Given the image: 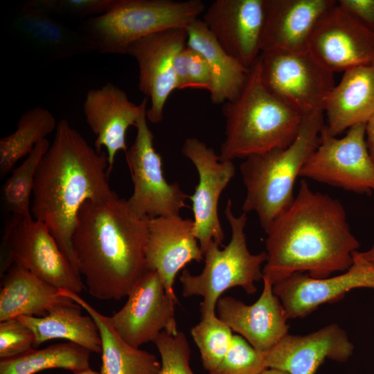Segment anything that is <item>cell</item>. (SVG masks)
Listing matches in <instances>:
<instances>
[{"label": "cell", "instance_id": "cell-26", "mask_svg": "<svg viewBox=\"0 0 374 374\" xmlns=\"http://www.w3.org/2000/svg\"><path fill=\"white\" fill-rule=\"evenodd\" d=\"M59 294L78 304L95 321L101 339V374H159L161 363L157 357L127 344L113 328L108 317L75 292L59 289Z\"/></svg>", "mask_w": 374, "mask_h": 374}, {"label": "cell", "instance_id": "cell-10", "mask_svg": "<svg viewBox=\"0 0 374 374\" xmlns=\"http://www.w3.org/2000/svg\"><path fill=\"white\" fill-rule=\"evenodd\" d=\"M258 60L265 88L302 116L323 109L335 86L334 73L321 66L308 51H263Z\"/></svg>", "mask_w": 374, "mask_h": 374}, {"label": "cell", "instance_id": "cell-37", "mask_svg": "<svg viewBox=\"0 0 374 374\" xmlns=\"http://www.w3.org/2000/svg\"><path fill=\"white\" fill-rule=\"evenodd\" d=\"M32 330L19 319L0 321V358L8 359L22 355L34 348Z\"/></svg>", "mask_w": 374, "mask_h": 374}, {"label": "cell", "instance_id": "cell-13", "mask_svg": "<svg viewBox=\"0 0 374 374\" xmlns=\"http://www.w3.org/2000/svg\"><path fill=\"white\" fill-rule=\"evenodd\" d=\"M186 44V28H172L141 38L126 50L138 64L139 89L150 99L146 116L152 123L163 120L166 101L177 89L175 60Z\"/></svg>", "mask_w": 374, "mask_h": 374}, {"label": "cell", "instance_id": "cell-12", "mask_svg": "<svg viewBox=\"0 0 374 374\" xmlns=\"http://www.w3.org/2000/svg\"><path fill=\"white\" fill-rule=\"evenodd\" d=\"M125 305L109 320L117 333L134 348L154 341L162 332L177 330L175 305L158 274L148 270L127 296Z\"/></svg>", "mask_w": 374, "mask_h": 374}, {"label": "cell", "instance_id": "cell-25", "mask_svg": "<svg viewBox=\"0 0 374 374\" xmlns=\"http://www.w3.org/2000/svg\"><path fill=\"white\" fill-rule=\"evenodd\" d=\"M0 321L21 316L44 317L66 298L59 289L24 267L12 264L1 276Z\"/></svg>", "mask_w": 374, "mask_h": 374}, {"label": "cell", "instance_id": "cell-31", "mask_svg": "<svg viewBox=\"0 0 374 374\" xmlns=\"http://www.w3.org/2000/svg\"><path fill=\"white\" fill-rule=\"evenodd\" d=\"M50 145L46 139L39 142L22 163L13 169L2 186L3 204L11 215L32 217L30 196L33 192L35 175L39 164Z\"/></svg>", "mask_w": 374, "mask_h": 374}, {"label": "cell", "instance_id": "cell-16", "mask_svg": "<svg viewBox=\"0 0 374 374\" xmlns=\"http://www.w3.org/2000/svg\"><path fill=\"white\" fill-rule=\"evenodd\" d=\"M357 288L374 290V265L363 259L358 251L353 254V265L341 274L314 278L297 272L273 285L289 319L304 317Z\"/></svg>", "mask_w": 374, "mask_h": 374}, {"label": "cell", "instance_id": "cell-11", "mask_svg": "<svg viewBox=\"0 0 374 374\" xmlns=\"http://www.w3.org/2000/svg\"><path fill=\"white\" fill-rule=\"evenodd\" d=\"M300 177L347 191L374 192V162L366 142V124L354 125L343 137L331 136L325 125L320 141Z\"/></svg>", "mask_w": 374, "mask_h": 374}, {"label": "cell", "instance_id": "cell-33", "mask_svg": "<svg viewBox=\"0 0 374 374\" xmlns=\"http://www.w3.org/2000/svg\"><path fill=\"white\" fill-rule=\"evenodd\" d=\"M264 355L239 335H233L227 353L209 374H261L267 369Z\"/></svg>", "mask_w": 374, "mask_h": 374}, {"label": "cell", "instance_id": "cell-3", "mask_svg": "<svg viewBox=\"0 0 374 374\" xmlns=\"http://www.w3.org/2000/svg\"><path fill=\"white\" fill-rule=\"evenodd\" d=\"M109 175L106 152H98L66 120H60L36 172L30 211L77 271L72 246L77 215L87 201L114 193Z\"/></svg>", "mask_w": 374, "mask_h": 374}, {"label": "cell", "instance_id": "cell-1", "mask_svg": "<svg viewBox=\"0 0 374 374\" xmlns=\"http://www.w3.org/2000/svg\"><path fill=\"white\" fill-rule=\"evenodd\" d=\"M265 232L262 280L272 285L297 272L326 278L345 271L359 247L341 201L314 191L305 180L291 205Z\"/></svg>", "mask_w": 374, "mask_h": 374}, {"label": "cell", "instance_id": "cell-36", "mask_svg": "<svg viewBox=\"0 0 374 374\" xmlns=\"http://www.w3.org/2000/svg\"><path fill=\"white\" fill-rule=\"evenodd\" d=\"M49 14L58 18L87 19L103 15L116 0H28Z\"/></svg>", "mask_w": 374, "mask_h": 374}, {"label": "cell", "instance_id": "cell-40", "mask_svg": "<svg viewBox=\"0 0 374 374\" xmlns=\"http://www.w3.org/2000/svg\"><path fill=\"white\" fill-rule=\"evenodd\" d=\"M358 253L363 259L374 265V244L368 250Z\"/></svg>", "mask_w": 374, "mask_h": 374}, {"label": "cell", "instance_id": "cell-32", "mask_svg": "<svg viewBox=\"0 0 374 374\" xmlns=\"http://www.w3.org/2000/svg\"><path fill=\"white\" fill-rule=\"evenodd\" d=\"M197 346L204 368L208 372L220 364L232 342L231 329L217 315L201 317L190 330Z\"/></svg>", "mask_w": 374, "mask_h": 374}, {"label": "cell", "instance_id": "cell-24", "mask_svg": "<svg viewBox=\"0 0 374 374\" xmlns=\"http://www.w3.org/2000/svg\"><path fill=\"white\" fill-rule=\"evenodd\" d=\"M323 109L325 128L331 136L366 124L374 116V62L345 71L326 98Z\"/></svg>", "mask_w": 374, "mask_h": 374}, {"label": "cell", "instance_id": "cell-17", "mask_svg": "<svg viewBox=\"0 0 374 374\" xmlns=\"http://www.w3.org/2000/svg\"><path fill=\"white\" fill-rule=\"evenodd\" d=\"M265 0H215L202 21L221 47L247 69L261 54Z\"/></svg>", "mask_w": 374, "mask_h": 374}, {"label": "cell", "instance_id": "cell-4", "mask_svg": "<svg viewBox=\"0 0 374 374\" xmlns=\"http://www.w3.org/2000/svg\"><path fill=\"white\" fill-rule=\"evenodd\" d=\"M222 112L225 119L222 161L287 147L296 139L303 117L265 88L258 60L251 67L239 96L224 103Z\"/></svg>", "mask_w": 374, "mask_h": 374}, {"label": "cell", "instance_id": "cell-18", "mask_svg": "<svg viewBox=\"0 0 374 374\" xmlns=\"http://www.w3.org/2000/svg\"><path fill=\"white\" fill-rule=\"evenodd\" d=\"M193 220L180 215L149 219L145 247L148 270L159 275L170 297L178 303L173 285L178 272L190 262L204 260Z\"/></svg>", "mask_w": 374, "mask_h": 374}, {"label": "cell", "instance_id": "cell-38", "mask_svg": "<svg viewBox=\"0 0 374 374\" xmlns=\"http://www.w3.org/2000/svg\"><path fill=\"white\" fill-rule=\"evenodd\" d=\"M337 3L374 34V0H339Z\"/></svg>", "mask_w": 374, "mask_h": 374}, {"label": "cell", "instance_id": "cell-2", "mask_svg": "<svg viewBox=\"0 0 374 374\" xmlns=\"http://www.w3.org/2000/svg\"><path fill=\"white\" fill-rule=\"evenodd\" d=\"M148 217H140L115 192L80 207L72 237L77 270L89 294L99 300L127 296L148 271Z\"/></svg>", "mask_w": 374, "mask_h": 374}, {"label": "cell", "instance_id": "cell-7", "mask_svg": "<svg viewBox=\"0 0 374 374\" xmlns=\"http://www.w3.org/2000/svg\"><path fill=\"white\" fill-rule=\"evenodd\" d=\"M206 9L201 0H116L78 28L100 53L125 54L134 42L163 30L187 28Z\"/></svg>", "mask_w": 374, "mask_h": 374}, {"label": "cell", "instance_id": "cell-29", "mask_svg": "<svg viewBox=\"0 0 374 374\" xmlns=\"http://www.w3.org/2000/svg\"><path fill=\"white\" fill-rule=\"evenodd\" d=\"M91 351L69 341L34 349L22 355L0 359V374H35L51 368H62L75 373L90 368Z\"/></svg>", "mask_w": 374, "mask_h": 374}, {"label": "cell", "instance_id": "cell-21", "mask_svg": "<svg viewBox=\"0 0 374 374\" xmlns=\"http://www.w3.org/2000/svg\"><path fill=\"white\" fill-rule=\"evenodd\" d=\"M353 350L345 330L332 323L306 335L287 333L264 358L268 368L290 374H314L326 359L344 362Z\"/></svg>", "mask_w": 374, "mask_h": 374}, {"label": "cell", "instance_id": "cell-6", "mask_svg": "<svg viewBox=\"0 0 374 374\" xmlns=\"http://www.w3.org/2000/svg\"><path fill=\"white\" fill-rule=\"evenodd\" d=\"M232 200H227L224 215L229 222L231 238L228 244L220 249L211 241L204 252V267L199 274L184 269L179 279L184 297L200 296L201 317L215 315L216 305L221 295L227 290L240 287L247 294L256 293V283L262 280V265L267 253H251L248 249L244 232L247 217L243 213L235 216Z\"/></svg>", "mask_w": 374, "mask_h": 374}, {"label": "cell", "instance_id": "cell-22", "mask_svg": "<svg viewBox=\"0 0 374 374\" xmlns=\"http://www.w3.org/2000/svg\"><path fill=\"white\" fill-rule=\"evenodd\" d=\"M337 3L335 0H265L262 52L308 51L316 24Z\"/></svg>", "mask_w": 374, "mask_h": 374}, {"label": "cell", "instance_id": "cell-19", "mask_svg": "<svg viewBox=\"0 0 374 374\" xmlns=\"http://www.w3.org/2000/svg\"><path fill=\"white\" fill-rule=\"evenodd\" d=\"M262 280V293L253 303L247 305L232 296H223L217 303L216 311L232 331L265 355L288 333L289 319L273 285Z\"/></svg>", "mask_w": 374, "mask_h": 374}, {"label": "cell", "instance_id": "cell-14", "mask_svg": "<svg viewBox=\"0 0 374 374\" xmlns=\"http://www.w3.org/2000/svg\"><path fill=\"white\" fill-rule=\"evenodd\" d=\"M181 153L194 164L199 175L198 184L189 199L195 235L204 253L211 241L222 246L224 233L218 216V202L235 175V167L233 161H222L213 148L195 137L185 140Z\"/></svg>", "mask_w": 374, "mask_h": 374}, {"label": "cell", "instance_id": "cell-8", "mask_svg": "<svg viewBox=\"0 0 374 374\" xmlns=\"http://www.w3.org/2000/svg\"><path fill=\"white\" fill-rule=\"evenodd\" d=\"M12 264L24 267L58 289L78 294L84 287L80 275L48 228L33 217L11 215L5 225L1 245V276Z\"/></svg>", "mask_w": 374, "mask_h": 374}, {"label": "cell", "instance_id": "cell-34", "mask_svg": "<svg viewBox=\"0 0 374 374\" xmlns=\"http://www.w3.org/2000/svg\"><path fill=\"white\" fill-rule=\"evenodd\" d=\"M177 89H198L209 93L212 76L202 55L187 45L177 55L175 60Z\"/></svg>", "mask_w": 374, "mask_h": 374}, {"label": "cell", "instance_id": "cell-39", "mask_svg": "<svg viewBox=\"0 0 374 374\" xmlns=\"http://www.w3.org/2000/svg\"><path fill=\"white\" fill-rule=\"evenodd\" d=\"M366 142L370 156L374 162V116L366 124Z\"/></svg>", "mask_w": 374, "mask_h": 374}, {"label": "cell", "instance_id": "cell-35", "mask_svg": "<svg viewBox=\"0 0 374 374\" xmlns=\"http://www.w3.org/2000/svg\"><path fill=\"white\" fill-rule=\"evenodd\" d=\"M154 343L161 359L159 374H195L190 366V349L184 332H162Z\"/></svg>", "mask_w": 374, "mask_h": 374}, {"label": "cell", "instance_id": "cell-41", "mask_svg": "<svg viewBox=\"0 0 374 374\" xmlns=\"http://www.w3.org/2000/svg\"><path fill=\"white\" fill-rule=\"evenodd\" d=\"M261 374H290L286 371L276 369V368H267Z\"/></svg>", "mask_w": 374, "mask_h": 374}, {"label": "cell", "instance_id": "cell-9", "mask_svg": "<svg viewBox=\"0 0 374 374\" xmlns=\"http://www.w3.org/2000/svg\"><path fill=\"white\" fill-rule=\"evenodd\" d=\"M148 100L145 97L141 101L135 139L125 154L134 185L127 203L140 217L179 215L187 206L185 202L189 196L177 183H168L163 175L161 157L155 150L154 136L148 125Z\"/></svg>", "mask_w": 374, "mask_h": 374}, {"label": "cell", "instance_id": "cell-15", "mask_svg": "<svg viewBox=\"0 0 374 374\" xmlns=\"http://www.w3.org/2000/svg\"><path fill=\"white\" fill-rule=\"evenodd\" d=\"M308 50L328 71L344 72L374 62V34L337 3L316 24Z\"/></svg>", "mask_w": 374, "mask_h": 374}, {"label": "cell", "instance_id": "cell-5", "mask_svg": "<svg viewBox=\"0 0 374 374\" xmlns=\"http://www.w3.org/2000/svg\"><path fill=\"white\" fill-rule=\"evenodd\" d=\"M324 125L323 109L306 114L290 145L251 155L241 163L246 188L242 211L255 212L265 231L292 203L295 181L318 146Z\"/></svg>", "mask_w": 374, "mask_h": 374}, {"label": "cell", "instance_id": "cell-27", "mask_svg": "<svg viewBox=\"0 0 374 374\" xmlns=\"http://www.w3.org/2000/svg\"><path fill=\"white\" fill-rule=\"evenodd\" d=\"M187 46L199 52L206 60L212 76L210 98L214 105L236 98L249 73L247 69L229 55L217 43L201 19L186 28Z\"/></svg>", "mask_w": 374, "mask_h": 374}, {"label": "cell", "instance_id": "cell-23", "mask_svg": "<svg viewBox=\"0 0 374 374\" xmlns=\"http://www.w3.org/2000/svg\"><path fill=\"white\" fill-rule=\"evenodd\" d=\"M12 26L26 45L50 61L96 51L79 29L69 27L61 19L33 6L28 0L19 5Z\"/></svg>", "mask_w": 374, "mask_h": 374}, {"label": "cell", "instance_id": "cell-28", "mask_svg": "<svg viewBox=\"0 0 374 374\" xmlns=\"http://www.w3.org/2000/svg\"><path fill=\"white\" fill-rule=\"evenodd\" d=\"M71 299H66L52 308L44 317H17L34 334V348L46 341L66 339L91 352L101 353V339L97 326L90 315Z\"/></svg>", "mask_w": 374, "mask_h": 374}, {"label": "cell", "instance_id": "cell-42", "mask_svg": "<svg viewBox=\"0 0 374 374\" xmlns=\"http://www.w3.org/2000/svg\"><path fill=\"white\" fill-rule=\"evenodd\" d=\"M73 374H101L100 372H97L91 368H88L82 371H80Z\"/></svg>", "mask_w": 374, "mask_h": 374}, {"label": "cell", "instance_id": "cell-30", "mask_svg": "<svg viewBox=\"0 0 374 374\" xmlns=\"http://www.w3.org/2000/svg\"><path fill=\"white\" fill-rule=\"evenodd\" d=\"M56 127L55 118L48 109L36 106L26 111L19 118L16 130L0 139L1 177L12 170L19 159L27 157Z\"/></svg>", "mask_w": 374, "mask_h": 374}, {"label": "cell", "instance_id": "cell-20", "mask_svg": "<svg viewBox=\"0 0 374 374\" xmlns=\"http://www.w3.org/2000/svg\"><path fill=\"white\" fill-rule=\"evenodd\" d=\"M142 106V102L133 103L124 90L111 82L90 89L86 94L82 108L85 121L96 136L94 148L98 152L105 149L109 174L116 154L127 151V131L136 125Z\"/></svg>", "mask_w": 374, "mask_h": 374}]
</instances>
